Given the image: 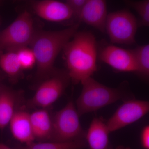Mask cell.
I'll list each match as a JSON object with an SVG mask.
<instances>
[{"instance_id":"obj_1","label":"cell","mask_w":149,"mask_h":149,"mask_svg":"<svg viewBox=\"0 0 149 149\" xmlns=\"http://www.w3.org/2000/svg\"><path fill=\"white\" fill-rule=\"evenodd\" d=\"M63 51L66 70L73 84L81 83L97 71V44L91 32H77Z\"/></svg>"},{"instance_id":"obj_2","label":"cell","mask_w":149,"mask_h":149,"mask_svg":"<svg viewBox=\"0 0 149 149\" xmlns=\"http://www.w3.org/2000/svg\"><path fill=\"white\" fill-rule=\"evenodd\" d=\"M80 22L58 31H36L30 46L36 57L35 76L39 83L54 71L56 58L77 32Z\"/></svg>"},{"instance_id":"obj_3","label":"cell","mask_w":149,"mask_h":149,"mask_svg":"<svg viewBox=\"0 0 149 149\" xmlns=\"http://www.w3.org/2000/svg\"><path fill=\"white\" fill-rule=\"evenodd\" d=\"M81 83L83 89L76 100L75 105L80 117L118 101L124 102L135 99L128 88L127 82H123L118 88H111L103 85L91 77Z\"/></svg>"},{"instance_id":"obj_4","label":"cell","mask_w":149,"mask_h":149,"mask_svg":"<svg viewBox=\"0 0 149 149\" xmlns=\"http://www.w3.org/2000/svg\"><path fill=\"white\" fill-rule=\"evenodd\" d=\"M75 104L70 99L64 107L52 115V132L51 142L66 143L85 139Z\"/></svg>"},{"instance_id":"obj_5","label":"cell","mask_w":149,"mask_h":149,"mask_svg":"<svg viewBox=\"0 0 149 149\" xmlns=\"http://www.w3.org/2000/svg\"><path fill=\"white\" fill-rule=\"evenodd\" d=\"M35 32L32 15L24 10L0 33V47L3 52H16L28 47Z\"/></svg>"},{"instance_id":"obj_6","label":"cell","mask_w":149,"mask_h":149,"mask_svg":"<svg viewBox=\"0 0 149 149\" xmlns=\"http://www.w3.org/2000/svg\"><path fill=\"white\" fill-rule=\"evenodd\" d=\"M70 81L67 70L56 68L49 77L40 82L35 95L27 101V107L47 109L63 95Z\"/></svg>"},{"instance_id":"obj_7","label":"cell","mask_w":149,"mask_h":149,"mask_svg":"<svg viewBox=\"0 0 149 149\" xmlns=\"http://www.w3.org/2000/svg\"><path fill=\"white\" fill-rule=\"evenodd\" d=\"M139 25L130 11L122 10L108 14L105 30L113 44L131 45L136 42Z\"/></svg>"},{"instance_id":"obj_8","label":"cell","mask_w":149,"mask_h":149,"mask_svg":"<svg viewBox=\"0 0 149 149\" xmlns=\"http://www.w3.org/2000/svg\"><path fill=\"white\" fill-rule=\"evenodd\" d=\"M149 111L148 101L135 99L125 101L106 122L109 133L136 122Z\"/></svg>"},{"instance_id":"obj_9","label":"cell","mask_w":149,"mask_h":149,"mask_svg":"<svg viewBox=\"0 0 149 149\" xmlns=\"http://www.w3.org/2000/svg\"><path fill=\"white\" fill-rule=\"evenodd\" d=\"M99 58L115 70L137 73V67L133 51L113 45L105 46L99 53Z\"/></svg>"},{"instance_id":"obj_10","label":"cell","mask_w":149,"mask_h":149,"mask_svg":"<svg viewBox=\"0 0 149 149\" xmlns=\"http://www.w3.org/2000/svg\"><path fill=\"white\" fill-rule=\"evenodd\" d=\"M31 6L37 16L47 21L61 22L74 17L72 11L65 2L55 0L34 1Z\"/></svg>"},{"instance_id":"obj_11","label":"cell","mask_w":149,"mask_h":149,"mask_svg":"<svg viewBox=\"0 0 149 149\" xmlns=\"http://www.w3.org/2000/svg\"><path fill=\"white\" fill-rule=\"evenodd\" d=\"M108 14L107 3L103 0H86L78 19L102 32H106Z\"/></svg>"},{"instance_id":"obj_12","label":"cell","mask_w":149,"mask_h":149,"mask_svg":"<svg viewBox=\"0 0 149 149\" xmlns=\"http://www.w3.org/2000/svg\"><path fill=\"white\" fill-rule=\"evenodd\" d=\"M21 99L20 92L4 85L0 86V129L3 130L9 124L17 109Z\"/></svg>"},{"instance_id":"obj_13","label":"cell","mask_w":149,"mask_h":149,"mask_svg":"<svg viewBox=\"0 0 149 149\" xmlns=\"http://www.w3.org/2000/svg\"><path fill=\"white\" fill-rule=\"evenodd\" d=\"M11 133L14 138L24 145L34 143L35 137L30 121V113L19 109L9 123Z\"/></svg>"},{"instance_id":"obj_14","label":"cell","mask_w":149,"mask_h":149,"mask_svg":"<svg viewBox=\"0 0 149 149\" xmlns=\"http://www.w3.org/2000/svg\"><path fill=\"white\" fill-rule=\"evenodd\" d=\"M109 131L106 122L100 117L94 118L88 131L85 140L90 149H112L109 146Z\"/></svg>"},{"instance_id":"obj_15","label":"cell","mask_w":149,"mask_h":149,"mask_svg":"<svg viewBox=\"0 0 149 149\" xmlns=\"http://www.w3.org/2000/svg\"><path fill=\"white\" fill-rule=\"evenodd\" d=\"M30 121L35 140L50 141L52 132V116L47 109H41L30 113Z\"/></svg>"},{"instance_id":"obj_16","label":"cell","mask_w":149,"mask_h":149,"mask_svg":"<svg viewBox=\"0 0 149 149\" xmlns=\"http://www.w3.org/2000/svg\"><path fill=\"white\" fill-rule=\"evenodd\" d=\"M0 68L15 83L21 77L22 70L19 62L16 52H6L0 56Z\"/></svg>"},{"instance_id":"obj_17","label":"cell","mask_w":149,"mask_h":149,"mask_svg":"<svg viewBox=\"0 0 149 149\" xmlns=\"http://www.w3.org/2000/svg\"><path fill=\"white\" fill-rule=\"evenodd\" d=\"M87 146L86 140L84 139L66 143L51 141L39 143L34 142L29 145L19 147L17 149H83Z\"/></svg>"},{"instance_id":"obj_18","label":"cell","mask_w":149,"mask_h":149,"mask_svg":"<svg viewBox=\"0 0 149 149\" xmlns=\"http://www.w3.org/2000/svg\"><path fill=\"white\" fill-rule=\"evenodd\" d=\"M132 51L136 59L137 73L148 80L149 76V44L139 46Z\"/></svg>"},{"instance_id":"obj_19","label":"cell","mask_w":149,"mask_h":149,"mask_svg":"<svg viewBox=\"0 0 149 149\" xmlns=\"http://www.w3.org/2000/svg\"><path fill=\"white\" fill-rule=\"evenodd\" d=\"M128 6L133 8L138 13L141 18L140 25L148 27L149 25V1H126Z\"/></svg>"},{"instance_id":"obj_20","label":"cell","mask_w":149,"mask_h":149,"mask_svg":"<svg viewBox=\"0 0 149 149\" xmlns=\"http://www.w3.org/2000/svg\"><path fill=\"white\" fill-rule=\"evenodd\" d=\"M19 62L22 70L32 69L36 64V57L30 48L26 47L16 51Z\"/></svg>"},{"instance_id":"obj_21","label":"cell","mask_w":149,"mask_h":149,"mask_svg":"<svg viewBox=\"0 0 149 149\" xmlns=\"http://www.w3.org/2000/svg\"><path fill=\"white\" fill-rule=\"evenodd\" d=\"M86 0H67L65 2L72 11L74 17L79 18Z\"/></svg>"},{"instance_id":"obj_22","label":"cell","mask_w":149,"mask_h":149,"mask_svg":"<svg viewBox=\"0 0 149 149\" xmlns=\"http://www.w3.org/2000/svg\"><path fill=\"white\" fill-rule=\"evenodd\" d=\"M141 146L144 149H149V125H146L142 129L141 135Z\"/></svg>"},{"instance_id":"obj_23","label":"cell","mask_w":149,"mask_h":149,"mask_svg":"<svg viewBox=\"0 0 149 149\" xmlns=\"http://www.w3.org/2000/svg\"><path fill=\"white\" fill-rule=\"evenodd\" d=\"M0 149H13L3 144H0Z\"/></svg>"},{"instance_id":"obj_24","label":"cell","mask_w":149,"mask_h":149,"mask_svg":"<svg viewBox=\"0 0 149 149\" xmlns=\"http://www.w3.org/2000/svg\"><path fill=\"white\" fill-rule=\"evenodd\" d=\"M115 149H131L129 147H126L123 146H119Z\"/></svg>"},{"instance_id":"obj_25","label":"cell","mask_w":149,"mask_h":149,"mask_svg":"<svg viewBox=\"0 0 149 149\" xmlns=\"http://www.w3.org/2000/svg\"><path fill=\"white\" fill-rule=\"evenodd\" d=\"M3 53V52L2 50L1 47H0V56Z\"/></svg>"},{"instance_id":"obj_26","label":"cell","mask_w":149,"mask_h":149,"mask_svg":"<svg viewBox=\"0 0 149 149\" xmlns=\"http://www.w3.org/2000/svg\"><path fill=\"white\" fill-rule=\"evenodd\" d=\"M112 149H113V148H112Z\"/></svg>"}]
</instances>
